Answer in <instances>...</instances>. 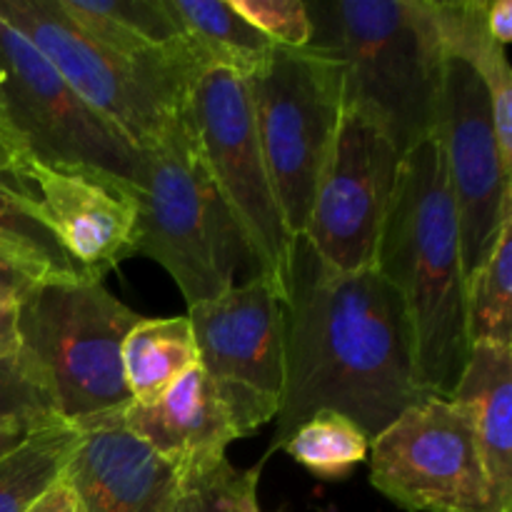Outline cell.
I'll list each match as a JSON object with an SVG mask.
<instances>
[{
    "mask_svg": "<svg viewBox=\"0 0 512 512\" xmlns=\"http://www.w3.org/2000/svg\"><path fill=\"white\" fill-rule=\"evenodd\" d=\"M283 313L285 388L270 453L325 410L373 440L430 398L418 385L403 298L375 265L343 273L295 235Z\"/></svg>",
    "mask_w": 512,
    "mask_h": 512,
    "instance_id": "6da1fadb",
    "label": "cell"
},
{
    "mask_svg": "<svg viewBox=\"0 0 512 512\" xmlns=\"http://www.w3.org/2000/svg\"><path fill=\"white\" fill-rule=\"evenodd\" d=\"M373 265L403 298L418 385L450 398L473 343L458 213L435 135L400 158Z\"/></svg>",
    "mask_w": 512,
    "mask_h": 512,
    "instance_id": "7a4b0ae2",
    "label": "cell"
},
{
    "mask_svg": "<svg viewBox=\"0 0 512 512\" xmlns=\"http://www.w3.org/2000/svg\"><path fill=\"white\" fill-rule=\"evenodd\" d=\"M308 5L313 38L343 73V108L358 110L400 155L433 135L443 45L430 0Z\"/></svg>",
    "mask_w": 512,
    "mask_h": 512,
    "instance_id": "3957f363",
    "label": "cell"
},
{
    "mask_svg": "<svg viewBox=\"0 0 512 512\" xmlns=\"http://www.w3.org/2000/svg\"><path fill=\"white\" fill-rule=\"evenodd\" d=\"M130 190L138 210L135 255L163 265L188 308L225 293L233 285L238 250L245 248L200 163L183 113L140 150Z\"/></svg>",
    "mask_w": 512,
    "mask_h": 512,
    "instance_id": "277c9868",
    "label": "cell"
},
{
    "mask_svg": "<svg viewBox=\"0 0 512 512\" xmlns=\"http://www.w3.org/2000/svg\"><path fill=\"white\" fill-rule=\"evenodd\" d=\"M140 320L100 280L45 283L20 300L18 350L65 423L133 403L123 378V340Z\"/></svg>",
    "mask_w": 512,
    "mask_h": 512,
    "instance_id": "5b68a950",
    "label": "cell"
},
{
    "mask_svg": "<svg viewBox=\"0 0 512 512\" xmlns=\"http://www.w3.org/2000/svg\"><path fill=\"white\" fill-rule=\"evenodd\" d=\"M260 150L290 235H303L343 118V73L323 50L273 45L245 78Z\"/></svg>",
    "mask_w": 512,
    "mask_h": 512,
    "instance_id": "8992f818",
    "label": "cell"
},
{
    "mask_svg": "<svg viewBox=\"0 0 512 512\" xmlns=\"http://www.w3.org/2000/svg\"><path fill=\"white\" fill-rule=\"evenodd\" d=\"M183 118L245 255L258 268L255 275L285 298L293 235L275 198L243 75L228 68L203 70L185 100Z\"/></svg>",
    "mask_w": 512,
    "mask_h": 512,
    "instance_id": "52a82bcc",
    "label": "cell"
},
{
    "mask_svg": "<svg viewBox=\"0 0 512 512\" xmlns=\"http://www.w3.org/2000/svg\"><path fill=\"white\" fill-rule=\"evenodd\" d=\"M0 18L138 150L150 148L183 113L195 80L155 73L118 58L90 40L58 0H0Z\"/></svg>",
    "mask_w": 512,
    "mask_h": 512,
    "instance_id": "ba28073f",
    "label": "cell"
},
{
    "mask_svg": "<svg viewBox=\"0 0 512 512\" xmlns=\"http://www.w3.org/2000/svg\"><path fill=\"white\" fill-rule=\"evenodd\" d=\"M0 108L30 158L133 183L140 150L73 93L53 65L0 18Z\"/></svg>",
    "mask_w": 512,
    "mask_h": 512,
    "instance_id": "9c48e42d",
    "label": "cell"
},
{
    "mask_svg": "<svg viewBox=\"0 0 512 512\" xmlns=\"http://www.w3.org/2000/svg\"><path fill=\"white\" fill-rule=\"evenodd\" d=\"M370 483L410 512H495L470 415L425 398L370 440Z\"/></svg>",
    "mask_w": 512,
    "mask_h": 512,
    "instance_id": "30bf717a",
    "label": "cell"
},
{
    "mask_svg": "<svg viewBox=\"0 0 512 512\" xmlns=\"http://www.w3.org/2000/svg\"><path fill=\"white\" fill-rule=\"evenodd\" d=\"M198 365L220 388L245 435L270 423L285 388V313L273 285L255 275L188 308Z\"/></svg>",
    "mask_w": 512,
    "mask_h": 512,
    "instance_id": "8fae6325",
    "label": "cell"
},
{
    "mask_svg": "<svg viewBox=\"0 0 512 512\" xmlns=\"http://www.w3.org/2000/svg\"><path fill=\"white\" fill-rule=\"evenodd\" d=\"M433 135L455 200L465 278L493 253L503 215L512 208V175L503 168L490 98L465 60L443 55Z\"/></svg>",
    "mask_w": 512,
    "mask_h": 512,
    "instance_id": "7c38bea8",
    "label": "cell"
},
{
    "mask_svg": "<svg viewBox=\"0 0 512 512\" xmlns=\"http://www.w3.org/2000/svg\"><path fill=\"white\" fill-rule=\"evenodd\" d=\"M400 150L358 110L343 108L305 238L335 270L370 268L400 170Z\"/></svg>",
    "mask_w": 512,
    "mask_h": 512,
    "instance_id": "4fadbf2b",
    "label": "cell"
},
{
    "mask_svg": "<svg viewBox=\"0 0 512 512\" xmlns=\"http://www.w3.org/2000/svg\"><path fill=\"white\" fill-rule=\"evenodd\" d=\"M5 180L90 278L100 280L120 260L135 255L138 210L125 180L95 170L40 163L28 153Z\"/></svg>",
    "mask_w": 512,
    "mask_h": 512,
    "instance_id": "5bb4252c",
    "label": "cell"
},
{
    "mask_svg": "<svg viewBox=\"0 0 512 512\" xmlns=\"http://www.w3.org/2000/svg\"><path fill=\"white\" fill-rule=\"evenodd\" d=\"M78 445L63 470L75 512H170L180 470L123 425L120 410L73 423Z\"/></svg>",
    "mask_w": 512,
    "mask_h": 512,
    "instance_id": "9a60e30c",
    "label": "cell"
},
{
    "mask_svg": "<svg viewBox=\"0 0 512 512\" xmlns=\"http://www.w3.org/2000/svg\"><path fill=\"white\" fill-rule=\"evenodd\" d=\"M120 418L180 475L223 460L228 445L245 435L230 403L200 365L180 375L155 403H128Z\"/></svg>",
    "mask_w": 512,
    "mask_h": 512,
    "instance_id": "2e32d148",
    "label": "cell"
},
{
    "mask_svg": "<svg viewBox=\"0 0 512 512\" xmlns=\"http://www.w3.org/2000/svg\"><path fill=\"white\" fill-rule=\"evenodd\" d=\"M448 400L473 420L495 512H512V345H473Z\"/></svg>",
    "mask_w": 512,
    "mask_h": 512,
    "instance_id": "e0dca14e",
    "label": "cell"
},
{
    "mask_svg": "<svg viewBox=\"0 0 512 512\" xmlns=\"http://www.w3.org/2000/svg\"><path fill=\"white\" fill-rule=\"evenodd\" d=\"M488 0L438 3L430 0L443 55L465 60L483 80L493 113V130L503 168L512 175V70L503 45L495 43L485 25Z\"/></svg>",
    "mask_w": 512,
    "mask_h": 512,
    "instance_id": "ac0fdd59",
    "label": "cell"
},
{
    "mask_svg": "<svg viewBox=\"0 0 512 512\" xmlns=\"http://www.w3.org/2000/svg\"><path fill=\"white\" fill-rule=\"evenodd\" d=\"M198 365L188 315L143 318L123 340V378L133 403L150 405Z\"/></svg>",
    "mask_w": 512,
    "mask_h": 512,
    "instance_id": "d6986e66",
    "label": "cell"
},
{
    "mask_svg": "<svg viewBox=\"0 0 512 512\" xmlns=\"http://www.w3.org/2000/svg\"><path fill=\"white\" fill-rule=\"evenodd\" d=\"M168 5L210 68H228L248 78L273 48L223 0H168Z\"/></svg>",
    "mask_w": 512,
    "mask_h": 512,
    "instance_id": "ffe728a7",
    "label": "cell"
},
{
    "mask_svg": "<svg viewBox=\"0 0 512 512\" xmlns=\"http://www.w3.org/2000/svg\"><path fill=\"white\" fill-rule=\"evenodd\" d=\"M78 445V428L58 423L30 433L0 458V512H30L63 478Z\"/></svg>",
    "mask_w": 512,
    "mask_h": 512,
    "instance_id": "44dd1931",
    "label": "cell"
},
{
    "mask_svg": "<svg viewBox=\"0 0 512 512\" xmlns=\"http://www.w3.org/2000/svg\"><path fill=\"white\" fill-rule=\"evenodd\" d=\"M468 328L473 345H512V208L493 253L468 278Z\"/></svg>",
    "mask_w": 512,
    "mask_h": 512,
    "instance_id": "7402d4cb",
    "label": "cell"
},
{
    "mask_svg": "<svg viewBox=\"0 0 512 512\" xmlns=\"http://www.w3.org/2000/svg\"><path fill=\"white\" fill-rule=\"evenodd\" d=\"M283 450L315 478L343 480L368 460L370 438L345 415L325 410L300 425Z\"/></svg>",
    "mask_w": 512,
    "mask_h": 512,
    "instance_id": "603a6c76",
    "label": "cell"
},
{
    "mask_svg": "<svg viewBox=\"0 0 512 512\" xmlns=\"http://www.w3.org/2000/svg\"><path fill=\"white\" fill-rule=\"evenodd\" d=\"M0 248L38 265L58 283L65 280H95L68 258L58 240L40 223L23 195L0 178Z\"/></svg>",
    "mask_w": 512,
    "mask_h": 512,
    "instance_id": "cb8c5ba5",
    "label": "cell"
},
{
    "mask_svg": "<svg viewBox=\"0 0 512 512\" xmlns=\"http://www.w3.org/2000/svg\"><path fill=\"white\" fill-rule=\"evenodd\" d=\"M58 423L65 420L58 415L50 390L20 350L0 358V430L30 435Z\"/></svg>",
    "mask_w": 512,
    "mask_h": 512,
    "instance_id": "d4e9b609",
    "label": "cell"
},
{
    "mask_svg": "<svg viewBox=\"0 0 512 512\" xmlns=\"http://www.w3.org/2000/svg\"><path fill=\"white\" fill-rule=\"evenodd\" d=\"M255 488L258 470H238L223 458L183 475L170 512H260Z\"/></svg>",
    "mask_w": 512,
    "mask_h": 512,
    "instance_id": "484cf974",
    "label": "cell"
},
{
    "mask_svg": "<svg viewBox=\"0 0 512 512\" xmlns=\"http://www.w3.org/2000/svg\"><path fill=\"white\" fill-rule=\"evenodd\" d=\"M230 8L280 48H308L313 38V23L303 0H230Z\"/></svg>",
    "mask_w": 512,
    "mask_h": 512,
    "instance_id": "4316f807",
    "label": "cell"
},
{
    "mask_svg": "<svg viewBox=\"0 0 512 512\" xmlns=\"http://www.w3.org/2000/svg\"><path fill=\"white\" fill-rule=\"evenodd\" d=\"M45 283H58L50 278L43 268L28 263L20 255L10 253V250L0 248V298H8L20 303L28 298L35 288Z\"/></svg>",
    "mask_w": 512,
    "mask_h": 512,
    "instance_id": "83f0119b",
    "label": "cell"
},
{
    "mask_svg": "<svg viewBox=\"0 0 512 512\" xmlns=\"http://www.w3.org/2000/svg\"><path fill=\"white\" fill-rule=\"evenodd\" d=\"M485 25L490 38L498 45H508L512 40V0H493L485 3Z\"/></svg>",
    "mask_w": 512,
    "mask_h": 512,
    "instance_id": "f1b7e54d",
    "label": "cell"
},
{
    "mask_svg": "<svg viewBox=\"0 0 512 512\" xmlns=\"http://www.w3.org/2000/svg\"><path fill=\"white\" fill-rule=\"evenodd\" d=\"M18 303L0 298V358L18 353Z\"/></svg>",
    "mask_w": 512,
    "mask_h": 512,
    "instance_id": "f546056e",
    "label": "cell"
},
{
    "mask_svg": "<svg viewBox=\"0 0 512 512\" xmlns=\"http://www.w3.org/2000/svg\"><path fill=\"white\" fill-rule=\"evenodd\" d=\"M25 155L23 143H20L18 135L8 128L5 123H0V178L10 175V170L15 168L20 158Z\"/></svg>",
    "mask_w": 512,
    "mask_h": 512,
    "instance_id": "4dcf8cb0",
    "label": "cell"
},
{
    "mask_svg": "<svg viewBox=\"0 0 512 512\" xmlns=\"http://www.w3.org/2000/svg\"><path fill=\"white\" fill-rule=\"evenodd\" d=\"M30 512H75V500L73 493L68 490V485L60 480L38 505H35Z\"/></svg>",
    "mask_w": 512,
    "mask_h": 512,
    "instance_id": "1f68e13d",
    "label": "cell"
},
{
    "mask_svg": "<svg viewBox=\"0 0 512 512\" xmlns=\"http://www.w3.org/2000/svg\"><path fill=\"white\" fill-rule=\"evenodd\" d=\"M25 438H28V435H18V433H3V430H0V458H3V455H8L10 450H15V448H18V445L23 443Z\"/></svg>",
    "mask_w": 512,
    "mask_h": 512,
    "instance_id": "d6a6232c",
    "label": "cell"
},
{
    "mask_svg": "<svg viewBox=\"0 0 512 512\" xmlns=\"http://www.w3.org/2000/svg\"><path fill=\"white\" fill-rule=\"evenodd\" d=\"M0 123H5V118H3V108H0ZM8 125V123H5Z\"/></svg>",
    "mask_w": 512,
    "mask_h": 512,
    "instance_id": "836d02e7",
    "label": "cell"
}]
</instances>
